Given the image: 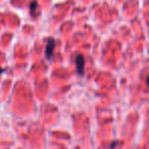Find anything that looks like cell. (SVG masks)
Instances as JSON below:
<instances>
[{"label":"cell","instance_id":"6da1fadb","mask_svg":"<svg viewBox=\"0 0 149 149\" xmlns=\"http://www.w3.org/2000/svg\"><path fill=\"white\" fill-rule=\"evenodd\" d=\"M54 47H55V42H54V39L50 38V39L48 40L47 46H46V51H45L46 57H47L48 59H50V58L52 57V55H53Z\"/></svg>","mask_w":149,"mask_h":149},{"label":"cell","instance_id":"7a4b0ae2","mask_svg":"<svg viewBox=\"0 0 149 149\" xmlns=\"http://www.w3.org/2000/svg\"><path fill=\"white\" fill-rule=\"evenodd\" d=\"M76 64H77V70L79 74H83L84 72V64H85V60L84 57L81 54H78L77 58H76Z\"/></svg>","mask_w":149,"mask_h":149},{"label":"cell","instance_id":"3957f363","mask_svg":"<svg viewBox=\"0 0 149 149\" xmlns=\"http://www.w3.org/2000/svg\"><path fill=\"white\" fill-rule=\"evenodd\" d=\"M3 72V70H2V68H0V74H1V72Z\"/></svg>","mask_w":149,"mask_h":149}]
</instances>
